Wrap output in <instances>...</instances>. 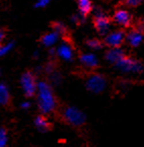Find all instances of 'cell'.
Instances as JSON below:
<instances>
[{
	"instance_id": "obj_21",
	"label": "cell",
	"mask_w": 144,
	"mask_h": 147,
	"mask_svg": "<svg viewBox=\"0 0 144 147\" xmlns=\"http://www.w3.org/2000/svg\"><path fill=\"white\" fill-rule=\"evenodd\" d=\"M13 46H14L13 42H10V43L6 44V45H4V46H0V56H3V55L7 54V53L13 48Z\"/></svg>"
},
{
	"instance_id": "obj_3",
	"label": "cell",
	"mask_w": 144,
	"mask_h": 147,
	"mask_svg": "<svg viewBox=\"0 0 144 147\" xmlns=\"http://www.w3.org/2000/svg\"><path fill=\"white\" fill-rule=\"evenodd\" d=\"M63 119L66 123L73 127H80L86 121L85 115L81 111L73 107H67L63 111Z\"/></svg>"
},
{
	"instance_id": "obj_5",
	"label": "cell",
	"mask_w": 144,
	"mask_h": 147,
	"mask_svg": "<svg viewBox=\"0 0 144 147\" xmlns=\"http://www.w3.org/2000/svg\"><path fill=\"white\" fill-rule=\"evenodd\" d=\"M86 88L93 93H101L107 86V79L103 74L95 73L86 80Z\"/></svg>"
},
{
	"instance_id": "obj_18",
	"label": "cell",
	"mask_w": 144,
	"mask_h": 147,
	"mask_svg": "<svg viewBox=\"0 0 144 147\" xmlns=\"http://www.w3.org/2000/svg\"><path fill=\"white\" fill-rule=\"evenodd\" d=\"M52 26H53L54 28V32H56L58 35H63L64 36L65 34H66V26H64L63 24H61V22H53V24H52Z\"/></svg>"
},
{
	"instance_id": "obj_1",
	"label": "cell",
	"mask_w": 144,
	"mask_h": 147,
	"mask_svg": "<svg viewBox=\"0 0 144 147\" xmlns=\"http://www.w3.org/2000/svg\"><path fill=\"white\" fill-rule=\"evenodd\" d=\"M38 107L43 115H49L56 109L57 100L54 95L52 87L49 83L45 81H40L38 83Z\"/></svg>"
},
{
	"instance_id": "obj_9",
	"label": "cell",
	"mask_w": 144,
	"mask_h": 147,
	"mask_svg": "<svg viewBox=\"0 0 144 147\" xmlns=\"http://www.w3.org/2000/svg\"><path fill=\"white\" fill-rule=\"evenodd\" d=\"M124 56H125L124 50H122L121 48L117 47V48H112V49H110V50L105 53V60H107V62H110L111 64L115 65Z\"/></svg>"
},
{
	"instance_id": "obj_10",
	"label": "cell",
	"mask_w": 144,
	"mask_h": 147,
	"mask_svg": "<svg viewBox=\"0 0 144 147\" xmlns=\"http://www.w3.org/2000/svg\"><path fill=\"white\" fill-rule=\"evenodd\" d=\"M126 40H127V42L129 43L130 46H132V47H138L143 42L144 34L136 28V30H131L128 35H126Z\"/></svg>"
},
{
	"instance_id": "obj_23",
	"label": "cell",
	"mask_w": 144,
	"mask_h": 147,
	"mask_svg": "<svg viewBox=\"0 0 144 147\" xmlns=\"http://www.w3.org/2000/svg\"><path fill=\"white\" fill-rule=\"evenodd\" d=\"M142 1H143V0H125V3L131 7H135V6H138Z\"/></svg>"
},
{
	"instance_id": "obj_15",
	"label": "cell",
	"mask_w": 144,
	"mask_h": 147,
	"mask_svg": "<svg viewBox=\"0 0 144 147\" xmlns=\"http://www.w3.org/2000/svg\"><path fill=\"white\" fill-rule=\"evenodd\" d=\"M58 36L59 35L56 32H48V34H45V35L41 38V42L44 46H46V47H51V46H53L54 44L57 42Z\"/></svg>"
},
{
	"instance_id": "obj_26",
	"label": "cell",
	"mask_w": 144,
	"mask_h": 147,
	"mask_svg": "<svg viewBox=\"0 0 144 147\" xmlns=\"http://www.w3.org/2000/svg\"><path fill=\"white\" fill-rule=\"evenodd\" d=\"M3 38H4V32L0 28V43H1V41L3 40Z\"/></svg>"
},
{
	"instance_id": "obj_2",
	"label": "cell",
	"mask_w": 144,
	"mask_h": 147,
	"mask_svg": "<svg viewBox=\"0 0 144 147\" xmlns=\"http://www.w3.org/2000/svg\"><path fill=\"white\" fill-rule=\"evenodd\" d=\"M115 67L125 73L140 74L144 71V65L141 61L136 60V59L126 56V55L115 64Z\"/></svg>"
},
{
	"instance_id": "obj_25",
	"label": "cell",
	"mask_w": 144,
	"mask_h": 147,
	"mask_svg": "<svg viewBox=\"0 0 144 147\" xmlns=\"http://www.w3.org/2000/svg\"><path fill=\"white\" fill-rule=\"evenodd\" d=\"M20 107H22V109H24V110H28V108L30 107V104L28 102H22V105H20Z\"/></svg>"
},
{
	"instance_id": "obj_11",
	"label": "cell",
	"mask_w": 144,
	"mask_h": 147,
	"mask_svg": "<svg viewBox=\"0 0 144 147\" xmlns=\"http://www.w3.org/2000/svg\"><path fill=\"white\" fill-rule=\"evenodd\" d=\"M79 60L86 68L95 69L99 66V60L93 54H80Z\"/></svg>"
},
{
	"instance_id": "obj_7",
	"label": "cell",
	"mask_w": 144,
	"mask_h": 147,
	"mask_svg": "<svg viewBox=\"0 0 144 147\" xmlns=\"http://www.w3.org/2000/svg\"><path fill=\"white\" fill-rule=\"evenodd\" d=\"M125 39L126 35L123 30H116L107 35V37L105 38V44L111 48H117L122 45Z\"/></svg>"
},
{
	"instance_id": "obj_8",
	"label": "cell",
	"mask_w": 144,
	"mask_h": 147,
	"mask_svg": "<svg viewBox=\"0 0 144 147\" xmlns=\"http://www.w3.org/2000/svg\"><path fill=\"white\" fill-rule=\"evenodd\" d=\"M114 22L119 26L124 28H128L132 24V16L127 10L125 9H118L114 14Z\"/></svg>"
},
{
	"instance_id": "obj_12",
	"label": "cell",
	"mask_w": 144,
	"mask_h": 147,
	"mask_svg": "<svg viewBox=\"0 0 144 147\" xmlns=\"http://www.w3.org/2000/svg\"><path fill=\"white\" fill-rule=\"evenodd\" d=\"M57 54L60 58L65 61H72L73 59V50L68 44H63L57 50Z\"/></svg>"
},
{
	"instance_id": "obj_16",
	"label": "cell",
	"mask_w": 144,
	"mask_h": 147,
	"mask_svg": "<svg viewBox=\"0 0 144 147\" xmlns=\"http://www.w3.org/2000/svg\"><path fill=\"white\" fill-rule=\"evenodd\" d=\"M78 6H79V10L83 16L87 15L93 9V5H91V0H78Z\"/></svg>"
},
{
	"instance_id": "obj_20",
	"label": "cell",
	"mask_w": 144,
	"mask_h": 147,
	"mask_svg": "<svg viewBox=\"0 0 144 147\" xmlns=\"http://www.w3.org/2000/svg\"><path fill=\"white\" fill-rule=\"evenodd\" d=\"M7 134L4 128H0V147H6Z\"/></svg>"
},
{
	"instance_id": "obj_24",
	"label": "cell",
	"mask_w": 144,
	"mask_h": 147,
	"mask_svg": "<svg viewBox=\"0 0 144 147\" xmlns=\"http://www.w3.org/2000/svg\"><path fill=\"white\" fill-rule=\"evenodd\" d=\"M52 0H39L36 4V7H44L46 5H48V3L51 2Z\"/></svg>"
},
{
	"instance_id": "obj_13",
	"label": "cell",
	"mask_w": 144,
	"mask_h": 147,
	"mask_svg": "<svg viewBox=\"0 0 144 147\" xmlns=\"http://www.w3.org/2000/svg\"><path fill=\"white\" fill-rule=\"evenodd\" d=\"M34 126L37 127L38 130H40L41 132H47L52 129V124L48 121V119L43 115L38 116L34 119Z\"/></svg>"
},
{
	"instance_id": "obj_6",
	"label": "cell",
	"mask_w": 144,
	"mask_h": 147,
	"mask_svg": "<svg viewBox=\"0 0 144 147\" xmlns=\"http://www.w3.org/2000/svg\"><path fill=\"white\" fill-rule=\"evenodd\" d=\"M93 24H95V30H97V32H99V35H103V36L107 35L109 30H110V26H111L110 20L103 12H101V11L95 13Z\"/></svg>"
},
{
	"instance_id": "obj_19",
	"label": "cell",
	"mask_w": 144,
	"mask_h": 147,
	"mask_svg": "<svg viewBox=\"0 0 144 147\" xmlns=\"http://www.w3.org/2000/svg\"><path fill=\"white\" fill-rule=\"evenodd\" d=\"M50 75H51L50 76V80H51V82L53 83V84H56V85L60 84L61 81H62V76H61L60 73L54 71V72H52Z\"/></svg>"
},
{
	"instance_id": "obj_4",
	"label": "cell",
	"mask_w": 144,
	"mask_h": 147,
	"mask_svg": "<svg viewBox=\"0 0 144 147\" xmlns=\"http://www.w3.org/2000/svg\"><path fill=\"white\" fill-rule=\"evenodd\" d=\"M20 84L26 97H32L37 93L38 83L36 76L32 71H26L20 77Z\"/></svg>"
},
{
	"instance_id": "obj_14",
	"label": "cell",
	"mask_w": 144,
	"mask_h": 147,
	"mask_svg": "<svg viewBox=\"0 0 144 147\" xmlns=\"http://www.w3.org/2000/svg\"><path fill=\"white\" fill-rule=\"evenodd\" d=\"M11 96L8 87L3 83H0V106L7 107L10 104Z\"/></svg>"
},
{
	"instance_id": "obj_22",
	"label": "cell",
	"mask_w": 144,
	"mask_h": 147,
	"mask_svg": "<svg viewBox=\"0 0 144 147\" xmlns=\"http://www.w3.org/2000/svg\"><path fill=\"white\" fill-rule=\"evenodd\" d=\"M45 71L49 74H51L52 72L55 71V63L52 62V61L51 62H48L45 66Z\"/></svg>"
},
{
	"instance_id": "obj_17",
	"label": "cell",
	"mask_w": 144,
	"mask_h": 147,
	"mask_svg": "<svg viewBox=\"0 0 144 147\" xmlns=\"http://www.w3.org/2000/svg\"><path fill=\"white\" fill-rule=\"evenodd\" d=\"M86 45L91 48V49H93V50H99V49L103 48V44L97 39H91L88 40V41H86Z\"/></svg>"
}]
</instances>
